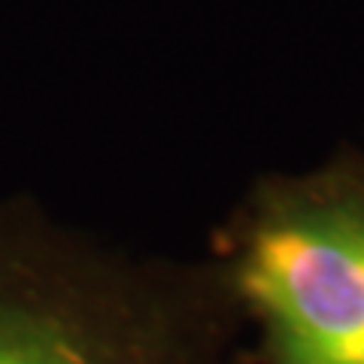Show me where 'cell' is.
Returning <instances> with one entry per match:
<instances>
[{"instance_id":"obj_1","label":"cell","mask_w":364,"mask_h":364,"mask_svg":"<svg viewBox=\"0 0 364 364\" xmlns=\"http://www.w3.org/2000/svg\"><path fill=\"white\" fill-rule=\"evenodd\" d=\"M219 267L97 252L0 207V364H249Z\"/></svg>"},{"instance_id":"obj_2","label":"cell","mask_w":364,"mask_h":364,"mask_svg":"<svg viewBox=\"0 0 364 364\" xmlns=\"http://www.w3.org/2000/svg\"><path fill=\"white\" fill-rule=\"evenodd\" d=\"M210 261L258 331L249 364H364V155L261 179Z\"/></svg>"}]
</instances>
